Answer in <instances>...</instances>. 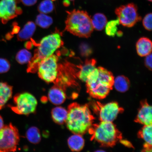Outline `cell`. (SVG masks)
Masks as SVG:
<instances>
[{"instance_id": "1", "label": "cell", "mask_w": 152, "mask_h": 152, "mask_svg": "<svg viewBox=\"0 0 152 152\" xmlns=\"http://www.w3.org/2000/svg\"><path fill=\"white\" fill-rule=\"evenodd\" d=\"M114 77L113 73L104 68L96 67L87 77V92L93 98H105L113 87Z\"/></svg>"}, {"instance_id": "2", "label": "cell", "mask_w": 152, "mask_h": 152, "mask_svg": "<svg viewBox=\"0 0 152 152\" xmlns=\"http://www.w3.org/2000/svg\"><path fill=\"white\" fill-rule=\"evenodd\" d=\"M66 123L73 134L83 135L88 132L93 125L94 118L88 105L77 103L70 104Z\"/></svg>"}, {"instance_id": "3", "label": "cell", "mask_w": 152, "mask_h": 152, "mask_svg": "<svg viewBox=\"0 0 152 152\" xmlns=\"http://www.w3.org/2000/svg\"><path fill=\"white\" fill-rule=\"evenodd\" d=\"M66 21V29L77 37L88 38L92 33L91 18L86 11L74 10L67 12Z\"/></svg>"}, {"instance_id": "4", "label": "cell", "mask_w": 152, "mask_h": 152, "mask_svg": "<svg viewBox=\"0 0 152 152\" xmlns=\"http://www.w3.org/2000/svg\"><path fill=\"white\" fill-rule=\"evenodd\" d=\"M63 44L60 34L56 33L50 34L41 40L34 58L29 62L28 72L37 71L38 65L42 60L52 56Z\"/></svg>"}, {"instance_id": "5", "label": "cell", "mask_w": 152, "mask_h": 152, "mask_svg": "<svg viewBox=\"0 0 152 152\" xmlns=\"http://www.w3.org/2000/svg\"><path fill=\"white\" fill-rule=\"evenodd\" d=\"M88 132L93 140L104 147H113L122 138L115 125L110 121H101L98 124H93Z\"/></svg>"}, {"instance_id": "6", "label": "cell", "mask_w": 152, "mask_h": 152, "mask_svg": "<svg viewBox=\"0 0 152 152\" xmlns=\"http://www.w3.org/2000/svg\"><path fill=\"white\" fill-rule=\"evenodd\" d=\"M58 59V56L53 54L44 59L38 65L37 69L38 75L45 82H56L59 73Z\"/></svg>"}, {"instance_id": "7", "label": "cell", "mask_w": 152, "mask_h": 152, "mask_svg": "<svg viewBox=\"0 0 152 152\" xmlns=\"http://www.w3.org/2000/svg\"><path fill=\"white\" fill-rule=\"evenodd\" d=\"M19 141L18 130L12 124L4 125L0 130V152L16 151Z\"/></svg>"}, {"instance_id": "8", "label": "cell", "mask_w": 152, "mask_h": 152, "mask_svg": "<svg viewBox=\"0 0 152 152\" xmlns=\"http://www.w3.org/2000/svg\"><path fill=\"white\" fill-rule=\"evenodd\" d=\"M15 105L11 106V110L19 115H28L35 113L37 101L33 95L28 92L17 94L14 98Z\"/></svg>"}, {"instance_id": "9", "label": "cell", "mask_w": 152, "mask_h": 152, "mask_svg": "<svg viewBox=\"0 0 152 152\" xmlns=\"http://www.w3.org/2000/svg\"><path fill=\"white\" fill-rule=\"evenodd\" d=\"M116 15L120 24L125 27H133L142 20L138 12L137 7L134 3H129L116 9Z\"/></svg>"}, {"instance_id": "10", "label": "cell", "mask_w": 152, "mask_h": 152, "mask_svg": "<svg viewBox=\"0 0 152 152\" xmlns=\"http://www.w3.org/2000/svg\"><path fill=\"white\" fill-rule=\"evenodd\" d=\"M95 106L101 121L113 122L119 114L123 111L122 108L120 107L118 103L115 102L104 104L98 102Z\"/></svg>"}, {"instance_id": "11", "label": "cell", "mask_w": 152, "mask_h": 152, "mask_svg": "<svg viewBox=\"0 0 152 152\" xmlns=\"http://www.w3.org/2000/svg\"><path fill=\"white\" fill-rule=\"evenodd\" d=\"M20 0H0V20L5 24L22 12L18 6Z\"/></svg>"}, {"instance_id": "12", "label": "cell", "mask_w": 152, "mask_h": 152, "mask_svg": "<svg viewBox=\"0 0 152 152\" xmlns=\"http://www.w3.org/2000/svg\"><path fill=\"white\" fill-rule=\"evenodd\" d=\"M152 106L146 101L142 102L135 119L136 122L144 125H152Z\"/></svg>"}, {"instance_id": "13", "label": "cell", "mask_w": 152, "mask_h": 152, "mask_svg": "<svg viewBox=\"0 0 152 152\" xmlns=\"http://www.w3.org/2000/svg\"><path fill=\"white\" fill-rule=\"evenodd\" d=\"M66 98L65 89L60 86L55 85L49 90L48 99L51 103L56 105L64 103Z\"/></svg>"}, {"instance_id": "14", "label": "cell", "mask_w": 152, "mask_h": 152, "mask_svg": "<svg viewBox=\"0 0 152 152\" xmlns=\"http://www.w3.org/2000/svg\"><path fill=\"white\" fill-rule=\"evenodd\" d=\"M96 60L94 59H87L83 65L79 67V69L76 74V75L80 80L86 82L89 74L96 68Z\"/></svg>"}, {"instance_id": "15", "label": "cell", "mask_w": 152, "mask_h": 152, "mask_svg": "<svg viewBox=\"0 0 152 152\" xmlns=\"http://www.w3.org/2000/svg\"><path fill=\"white\" fill-rule=\"evenodd\" d=\"M152 125H144L138 133V136L145 142L144 145V151H152Z\"/></svg>"}, {"instance_id": "16", "label": "cell", "mask_w": 152, "mask_h": 152, "mask_svg": "<svg viewBox=\"0 0 152 152\" xmlns=\"http://www.w3.org/2000/svg\"><path fill=\"white\" fill-rule=\"evenodd\" d=\"M136 48L139 56L141 57L147 56L151 53V41L147 37L140 38L136 43Z\"/></svg>"}, {"instance_id": "17", "label": "cell", "mask_w": 152, "mask_h": 152, "mask_svg": "<svg viewBox=\"0 0 152 152\" xmlns=\"http://www.w3.org/2000/svg\"><path fill=\"white\" fill-rule=\"evenodd\" d=\"M12 87L6 83L0 82V110L12 97Z\"/></svg>"}, {"instance_id": "18", "label": "cell", "mask_w": 152, "mask_h": 152, "mask_svg": "<svg viewBox=\"0 0 152 152\" xmlns=\"http://www.w3.org/2000/svg\"><path fill=\"white\" fill-rule=\"evenodd\" d=\"M82 135L75 134L68 138V144L70 149L73 151H79L83 149L85 140Z\"/></svg>"}, {"instance_id": "19", "label": "cell", "mask_w": 152, "mask_h": 152, "mask_svg": "<svg viewBox=\"0 0 152 152\" xmlns=\"http://www.w3.org/2000/svg\"><path fill=\"white\" fill-rule=\"evenodd\" d=\"M53 121L58 124H63L66 122L68 115V110L61 106L53 108L51 112Z\"/></svg>"}, {"instance_id": "20", "label": "cell", "mask_w": 152, "mask_h": 152, "mask_svg": "<svg viewBox=\"0 0 152 152\" xmlns=\"http://www.w3.org/2000/svg\"><path fill=\"white\" fill-rule=\"evenodd\" d=\"M36 29V25L33 22H28L19 32L18 37L20 41H25L30 39L33 36Z\"/></svg>"}, {"instance_id": "21", "label": "cell", "mask_w": 152, "mask_h": 152, "mask_svg": "<svg viewBox=\"0 0 152 152\" xmlns=\"http://www.w3.org/2000/svg\"><path fill=\"white\" fill-rule=\"evenodd\" d=\"M130 86V81L128 77L124 76H118L114 79L113 87L119 92L124 93L126 92Z\"/></svg>"}, {"instance_id": "22", "label": "cell", "mask_w": 152, "mask_h": 152, "mask_svg": "<svg viewBox=\"0 0 152 152\" xmlns=\"http://www.w3.org/2000/svg\"><path fill=\"white\" fill-rule=\"evenodd\" d=\"M91 22L94 29L97 31H101L105 28L107 20L105 15L98 13L95 14L91 18Z\"/></svg>"}, {"instance_id": "23", "label": "cell", "mask_w": 152, "mask_h": 152, "mask_svg": "<svg viewBox=\"0 0 152 152\" xmlns=\"http://www.w3.org/2000/svg\"><path fill=\"white\" fill-rule=\"evenodd\" d=\"M26 136L28 141L32 144H38L41 140L40 132L36 127H31L28 129L26 132Z\"/></svg>"}, {"instance_id": "24", "label": "cell", "mask_w": 152, "mask_h": 152, "mask_svg": "<svg viewBox=\"0 0 152 152\" xmlns=\"http://www.w3.org/2000/svg\"><path fill=\"white\" fill-rule=\"evenodd\" d=\"M53 20L51 17L41 13L38 15L36 20V23L42 28H47L52 25Z\"/></svg>"}, {"instance_id": "25", "label": "cell", "mask_w": 152, "mask_h": 152, "mask_svg": "<svg viewBox=\"0 0 152 152\" xmlns=\"http://www.w3.org/2000/svg\"><path fill=\"white\" fill-rule=\"evenodd\" d=\"M16 58L17 62L19 64H27L28 63H29L31 60V53L26 49H22L17 53Z\"/></svg>"}, {"instance_id": "26", "label": "cell", "mask_w": 152, "mask_h": 152, "mask_svg": "<svg viewBox=\"0 0 152 152\" xmlns=\"http://www.w3.org/2000/svg\"><path fill=\"white\" fill-rule=\"evenodd\" d=\"M54 9L53 0H43L38 7V10L40 12L45 14L52 12Z\"/></svg>"}, {"instance_id": "27", "label": "cell", "mask_w": 152, "mask_h": 152, "mask_svg": "<svg viewBox=\"0 0 152 152\" xmlns=\"http://www.w3.org/2000/svg\"><path fill=\"white\" fill-rule=\"evenodd\" d=\"M120 24L118 19L107 22L105 26V33L110 37H115L118 31L117 26Z\"/></svg>"}, {"instance_id": "28", "label": "cell", "mask_w": 152, "mask_h": 152, "mask_svg": "<svg viewBox=\"0 0 152 152\" xmlns=\"http://www.w3.org/2000/svg\"><path fill=\"white\" fill-rule=\"evenodd\" d=\"M10 68V64L7 59L0 58V74L8 72Z\"/></svg>"}, {"instance_id": "29", "label": "cell", "mask_w": 152, "mask_h": 152, "mask_svg": "<svg viewBox=\"0 0 152 152\" xmlns=\"http://www.w3.org/2000/svg\"><path fill=\"white\" fill-rule=\"evenodd\" d=\"M152 14L149 13L145 15L142 20V24L144 28L148 31L152 30Z\"/></svg>"}, {"instance_id": "30", "label": "cell", "mask_w": 152, "mask_h": 152, "mask_svg": "<svg viewBox=\"0 0 152 152\" xmlns=\"http://www.w3.org/2000/svg\"><path fill=\"white\" fill-rule=\"evenodd\" d=\"M145 64L148 69L152 70V54L151 53L146 56L145 59Z\"/></svg>"}, {"instance_id": "31", "label": "cell", "mask_w": 152, "mask_h": 152, "mask_svg": "<svg viewBox=\"0 0 152 152\" xmlns=\"http://www.w3.org/2000/svg\"><path fill=\"white\" fill-rule=\"evenodd\" d=\"M37 0H20L23 4L26 6H32L37 3Z\"/></svg>"}, {"instance_id": "32", "label": "cell", "mask_w": 152, "mask_h": 152, "mask_svg": "<svg viewBox=\"0 0 152 152\" xmlns=\"http://www.w3.org/2000/svg\"><path fill=\"white\" fill-rule=\"evenodd\" d=\"M4 126V123L3 119L1 116L0 115V130H1Z\"/></svg>"}, {"instance_id": "33", "label": "cell", "mask_w": 152, "mask_h": 152, "mask_svg": "<svg viewBox=\"0 0 152 152\" xmlns=\"http://www.w3.org/2000/svg\"><path fill=\"white\" fill-rule=\"evenodd\" d=\"M117 37H121L123 35L122 32L121 31H118L116 34Z\"/></svg>"}, {"instance_id": "34", "label": "cell", "mask_w": 152, "mask_h": 152, "mask_svg": "<svg viewBox=\"0 0 152 152\" xmlns=\"http://www.w3.org/2000/svg\"><path fill=\"white\" fill-rule=\"evenodd\" d=\"M126 141H123L122 142L123 144H124V145H126L127 146V147H131V145H130V142H127Z\"/></svg>"}, {"instance_id": "35", "label": "cell", "mask_w": 152, "mask_h": 152, "mask_svg": "<svg viewBox=\"0 0 152 152\" xmlns=\"http://www.w3.org/2000/svg\"><path fill=\"white\" fill-rule=\"evenodd\" d=\"M68 1H75V0H68Z\"/></svg>"}, {"instance_id": "36", "label": "cell", "mask_w": 152, "mask_h": 152, "mask_svg": "<svg viewBox=\"0 0 152 152\" xmlns=\"http://www.w3.org/2000/svg\"><path fill=\"white\" fill-rule=\"evenodd\" d=\"M148 1H152V0H148Z\"/></svg>"}]
</instances>
